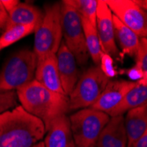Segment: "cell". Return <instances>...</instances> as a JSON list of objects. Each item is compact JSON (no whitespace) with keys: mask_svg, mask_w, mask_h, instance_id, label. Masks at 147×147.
I'll return each mask as SVG.
<instances>
[{"mask_svg":"<svg viewBox=\"0 0 147 147\" xmlns=\"http://www.w3.org/2000/svg\"><path fill=\"white\" fill-rule=\"evenodd\" d=\"M100 68L106 75V77H108L109 79L115 78L118 74V71H116L114 63V58L106 53H102L100 57Z\"/></svg>","mask_w":147,"mask_h":147,"instance_id":"cb8c5ba5","label":"cell"},{"mask_svg":"<svg viewBox=\"0 0 147 147\" xmlns=\"http://www.w3.org/2000/svg\"><path fill=\"white\" fill-rule=\"evenodd\" d=\"M56 56L61 85L64 93L69 96L80 78L78 63L74 55L64 44L63 41Z\"/></svg>","mask_w":147,"mask_h":147,"instance_id":"8fae6325","label":"cell"},{"mask_svg":"<svg viewBox=\"0 0 147 147\" xmlns=\"http://www.w3.org/2000/svg\"><path fill=\"white\" fill-rule=\"evenodd\" d=\"M92 147H97V146H95V145H94V146H92Z\"/></svg>","mask_w":147,"mask_h":147,"instance_id":"4dcf8cb0","label":"cell"},{"mask_svg":"<svg viewBox=\"0 0 147 147\" xmlns=\"http://www.w3.org/2000/svg\"><path fill=\"white\" fill-rule=\"evenodd\" d=\"M56 55H49L37 63L34 79L48 90L66 95L61 85Z\"/></svg>","mask_w":147,"mask_h":147,"instance_id":"5bb4252c","label":"cell"},{"mask_svg":"<svg viewBox=\"0 0 147 147\" xmlns=\"http://www.w3.org/2000/svg\"><path fill=\"white\" fill-rule=\"evenodd\" d=\"M43 144L44 147H76L69 116L62 115L48 126Z\"/></svg>","mask_w":147,"mask_h":147,"instance_id":"7c38bea8","label":"cell"},{"mask_svg":"<svg viewBox=\"0 0 147 147\" xmlns=\"http://www.w3.org/2000/svg\"><path fill=\"white\" fill-rule=\"evenodd\" d=\"M71 5L81 19L88 20L94 26H96L98 0H64Z\"/></svg>","mask_w":147,"mask_h":147,"instance_id":"44dd1931","label":"cell"},{"mask_svg":"<svg viewBox=\"0 0 147 147\" xmlns=\"http://www.w3.org/2000/svg\"><path fill=\"white\" fill-rule=\"evenodd\" d=\"M109 81L110 79L106 77L100 66L95 65L88 68L79 78L68 96L69 109L79 110L91 108Z\"/></svg>","mask_w":147,"mask_h":147,"instance_id":"5b68a950","label":"cell"},{"mask_svg":"<svg viewBox=\"0 0 147 147\" xmlns=\"http://www.w3.org/2000/svg\"><path fill=\"white\" fill-rule=\"evenodd\" d=\"M8 15L6 28L16 25H30L37 28L42 20L44 11L33 5L20 2Z\"/></svg>","mask_w":147,"mask_h":147,"instance_id":"9a60e30c","label":"cell"},{"mask_svg":"<svg viewBox=\"0 0 147 147\" xmlns=\"http://www.w3.org/2000/svg\"><path fill=\"white\" fill-rule=\"evenodd\" d=\"M138 3L147 11V0H142V1H138Z\"/></svg>","mask_w":147,"mask_h":147,"instance_id":"f1b7e54d","label":"cell"},{"mask_svg":"<svg viewBox=\"0 0 147 147\" xmlns=\"http://www.w3.org/2000/svg\"><path fill=\"white\" fill-rule=\"evenodd\" d=\"M36 28L30 25H16L6 28L0 35V52L24 37L34 33Z\"/></svg>","mask_w":147,"mask_h":147,"instance_id":"ffe728a7","label":"cell"},{"mask_svg":"<svg viewBox=\"0 0 147 147\" xmlns=\"http://www.w3.org/2000/svg\"><path fill=\"white\" fill-rule=\"evenodd\" d=\"M69 119L76 147H92L95 145L110 116L88 108L78 110Z\"/></svg>","mask_w":147,"mask_h":147,"instance_id":"8992f818","label":"cell"},{"mask_svg":"<svg viewBox=\"0 0 147 147\" xmlns=\"http://www.w3.org/2000/svg\"><path fill=\"white\" fill-rule=\"evenodd\" d=\"M63 42L74 55L78 64L86 63L89 55L86 49L81 17L65 1L61 3Z\"/></svg>","mask_w":147,"mask_h":147,"instance_id":"52a82bcc","label":"cell"},{"mask_svg":"<svg viewBox=\"0 0 147 147\" xmlns=\"http://www.w3.org/2000/svg\"><path fill=\"white\" fill-rule=\"evenodd\" d=\"M129 147H147V129L138 140Z\"/></svg>","mask_w":147,"mask_h":147,"instance_id":"4316f807","label":"cell"},{"mask_svg":"<svg viewBox=\"0 0 147 147\" xmlns=\"http://www.w3.org/2000/svg\"><path fill=\"white\" fill-rule=\"evenodd\" d=\"M113 24L115 28V42H117L120 49H121L122 56L127 55L135 58L140 45L141 38L131 29H129L114 14Z\"/></svg>","mask_w":147,"mask_h":147,"instance_id":"2e32d148","label":"cell"},{"mask_svg":"<svg viewBox=\"0 0 147 147\" xmlns=\"http://www.w3.org/2000/svg\"><path fill=\"white\" fill-rule=\"evenodd\" d=\"M124 125L129 147L147 129V106L129 110L124 116Z\"/></svg>","mask_w":147,"mask_h":147,"instance_id":"e0dca14e","label":"cell"},{"mask_svg":"<svg viewBox=\"0 0 147 147\" xmlns=\"http://www.w3.org/2000/svg\"><path fill=\"white\" fill-rule=\"evenodd\" d=\"M147 106V85H141L137 83L124 97L123 100L112 112L110 117L123 115L129 110Z\"/></svg>","mask_w":147,"mask_h":147,"instance_id":"ac0fdd59","label":"cell"},{"mask_svg":"<svg viewBox=\"0 0 147 147\" xmlns=\"http://www.w3.org/2000/svg\"><path fill=\"white\" fill-rule=\"evenodd\" d=\"M135 63H137L143 71L144 78L138 84L147 85V39L142 38L137 55L135 57Z\"/></svg>","mask_w":147,"mask_h":147,"instance_id":"7402d4cb","label":"cell"},{"mask_svg":"<svg viewBox=\"0 0 147 147\" xmlns=\"http://www.w3.org/2000/svg\"><path fill=\"white\" fill-rule=\"evenodd\" d=\"M18 96L16 91L0 90V115L17 107Z\"/></svg>","mask_w":147,"mask_h":147,"instance_id":"603a6c76","label":"cell"},{"mask_svg":"<svg viewBox=\"0 0 147 147\" xmlns=\"http://www.w3.org/2000/svg\"><path fill=\"white\" fill-rule=\"evenodd\" d=\"M8 12L5 9L2 1L0 0V32H4L5 30L8 22Z\"/></svg>","mask_w":147,"mask_h":147,"instance_id":"484cf974","label":"cell"},{"mask_svg":"<svg viewBox=\"0 0 147 147\" xmlns=\"http://www.w3.org/2000/svg\"><path fill=\"white\" fill-rule=\"evenodd\" d=\"M62 42L61 3L46 5L42 20L34 32L33 50L37 58V63L49 55H56Z\"/></svg>","mask_w":147,"mask_h":147,"instance_id":"3957f363","label":"cell"},{"mask_svg":"<svg viewBox=\"0 0 147 147\" xmlns=\"http://www.w3.org/2000/svg\"><path fill=\"white\" fill-rule=\"evenodd\" d=\"M17 96L22 108L42 121L45 129L55 119L70 111L68 96L48 90L35 79L19 89Z\"/></svg>","mask_w":147,"mask_h":147,"instance_id":"7a4b0ae2","label":"cell"},{"mask_svg":"<svg viewBox=\"0 0 147 147\" xmlns=\"http://www.w3.org/2000/svg\"><path fill=\"white\" fill-rule=\"evenodd\" d=\"M33 147H44V144H43V141H41V142H39L37 143L35 145H34Z\"/></svg>","mask_w":147,"mask_h":147,"instance_id":"f546056e","label":"cell"},{"mask_svg":"<svg viewBox=\"0 0 147 147\" xmlns=\"http://www.w3.org/2000/svg\"><path fill=\"white\" fill-rule=\"evenodd\" d=\"M96 29L103 53L111 56L113 58H123L115 42L113 13L105 0L98 1Z\"/></svg>","mask_w":147,"mask_h":147,"instance_id":"9c48e42d","label":"cell"},{"mask_svg":"<svg viewBox=\"0 0 147 147\" xmlns=\"http://www.w3.org/2000/svg\"><path fill=\"white\" fill-rule=\"evenodd\" d=\"M37 58L34 50L20 49L6 59L0 71V90L18 91L34 80Z\"/></svg>","mask_w":147,"mask_h":147,"instance_id":"277c9868","label":"cell"},{"mask_svg":"<svg viewBox=\"0 0 147 147\" xmlns=\"http://www.w3.org/2000/svg\"><path fill=\"white\" fill-rule=\"evenodd\" d=\"M120 74H124L128 77V78L132 82L139 83L141 82L144 78V74L142 70L140 69L139 66L135 63V65H133L132 67L129 69H123L120 70Z\"/></svg>","mask_w":147,"mask_h":147,"instance_id":"d4e9b609","label":"cell"},{"mask_svg":"<svg viewBox=\"0 0 147 147\" xmlns=\"http://www.w3.org/2000/svg\"><path fill=\"white\" fill-rule=\"evenodd\" d=\"M136 85V82L130 80H110L91 109L103 112L110 116L112 112L123 100L127 93Z\"/></svg>","mask_w":147,"mask_h":147,"instance_id":"30bf717a","label":"cell"},{"mask_svg":"<svg viewBox=\"0 0 147 147\" xmlns=\"http://www.w3.org/2000/svg\"><path fill=\"white\" fill-rule=\"evenodd\" d=\"M128 138L124 125V115L110 117L101 130L95 144L97 147H127Z\"/></svg>","mask_w":147,"mask_h":147,"instance_id":"4fadbf2b","label":"cell"},{"mask_svg":"<svg viewBox=\"0 0 147 147\" xmlns=\"http://www.w3.org/2000/svg\"><path fill=\"white\" fill-rule=\"evenodd\" d=\"M45 134L42 121L21 105L0 115V147H33Z\"/></svg>","mask_w":147,"mask_h":147,"instance_id":"6da1fadb","label":"cell"},{"mask_svg":"<svg viewBox=\"0 0 147 147\" xmlns=\"http://www.w3.org/2000/svg\"><path fill=\"white\" fill-rule=\"evenodd\" d=\"M81 20H82L83 30L85 34V41H86L88 55L92 58L93 63L99 66L100 62V57L103 51L101 49V45L97 33L96 26H94L86 20L84 19Z\"/></svg>","mask_w":147,"mask_h":147,"instance_id":"d6986e66","label":"cell"},{"mask_svg":"<svg viewBox=\"0 0 147 147\" xmlns=\"http://www.w3.org/2000/svg\"><path fill=\"white\" fill-rule=\"evenodd\" d=\"M112 13L141 39H147V11L134 0H105Z\"/></svg>","mask_w":147,"mask_h":147,"instance_id":"ba28073f","label":"cell"},{"mask_svg":"<svg viewBox=\"0 0 147 147\" xmlns=\"http://www.w3.org/2000/svg\"><path fill=\"white\" fill-rule=\"evenodd\" d=\"M1 1L5 9L8 13L14 9L17 6V5L20 3V1H18V0H1Z\"/></svg>","mask_w":147,"mask_h":147,"instance_id":"83f0119b","label":"cell"}]
</instances>
